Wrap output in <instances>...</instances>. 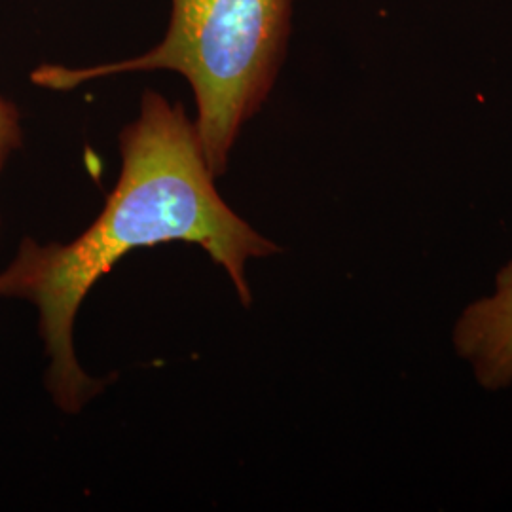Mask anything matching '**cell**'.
Masks as SVG:
<instances>
[{
	"label": "cell",
	"mask_w": 512,
	"mask_h": 512,
	"mask_svg": "<svg viewBox=\"0 0 512 512\" xmlns=\"http://www.w3.org/2000/svg\"><path fill=\"white\" fill-rule=\"evenodd\" d=\"M120 154V179L90 228L65 245L25 238L0 272L2 298L37 308L50 359L46 387L65 414H80L105 387L76 361L74 319L93 285L124 256L171 241L194 243L228 274L249 308L247 262L281 251L222 200L196 122L181 103L143 93L139 116L120 133Z\"/></svg>",
	"instance_id": "obj_1"
},
{
	"label": "cell",
	"mask_w": 512,
	"mask_h": 512,
	"mask_svg": "<svg viewBox=\"0 0 512 512\" xmlns=\"http://www.w3.org/2000/svg\"><path fill=\"white\" fill-rule=\"evenodd\" d=\"M293 0H171L164 40L126 61L84 69L59 65L33 74L38 86L67 92L126 73L173 71L196 97V128L215 177L226 171L243 126L268 101L291 33Z\"/></svg>",
	"instance_id": "obj_2"
},
{
	"label": "cell",
	"mask_w": 512,
	"mask_h": 512,
	"mask_svg": "<svg viewBox=\"0 0 512 512\" xmlns=\"http://www.w3.org/2000/svg\"><path fill=\"white\" fill-rule=\"evenodd\" d=\"M452 344L486 391L512 384V260L494 279V291L471 302L452 330Z\"/></svg>",
	"instance_id": "obj_3"
},
{
	"label": "cell",
	"mask_w": 512,
	"mask_h": 512,
	"mask_svg": "<svg viewBox=\"0 0 512 512\" xmlns=\"http://www.w3.org/2000/svg\"><path fill=\"white\" fill-rule=\"evenodd\" d=\"M23 145L21 114L14 103L0 97V171L10 156Z\"/></svg>",
	"instance_id": "obj_4"
}]
</instances>
